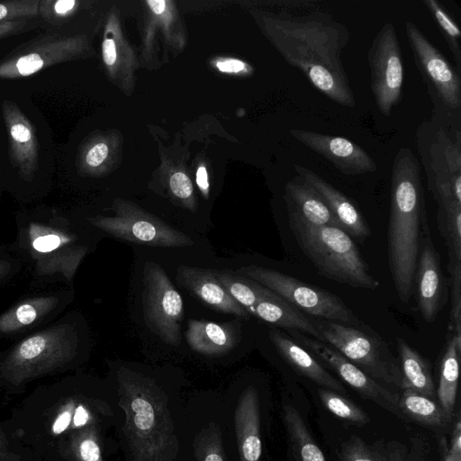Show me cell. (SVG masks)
Returning <instances> with one entry per match:
<instances>
[{
    "label": "cell",
    "instance_id": "1",
    "mask_svg": "<svg viewBox=\"0 0 461 461\" xmlns=\"http://www.w3.org/2000/svg\"><path fill=\"white\" fill-rule=\"evenodd\" d=\"M118 447L123 461H193L187 397L176 384L126 366L115 368Z\"/></svg>",
    "mask_w": 461,
    "mask_h": 461
},
{
    "label": "cell",
    "instance_id": "2",
    "mask_svg": "<svg viewBox=\"0 0 461 461\" xmlns=\"http://www.w3.org/2000/svg\"><path fill=\"white\" fill-rule=\"evenodd\" d=\"M267 28L287 63L301 71L317 90L338 104L356 106L341 59L350 37L345 24L317 5L301 14L292 10L268 19Z\"/></svg>",
    "mask_w": 461,
    "mask_h": 461
},
{
    "label": "cell",
    "instance_id": "3",
    "mask_svg": "<svg viewBox=\"0 0 461 461\" xmlns=\"http://www.w3.org/2000/svg\"><path fill=\"white\" fill-rule=\"evenodd\" d=\"M420 173L412 150L399 149L392 167L387 258L394 289L404 303L413 292L422 238L429 231Z\"/></svg>",
    "mask_w": 461,
    "mask_h": 461
},
{
    "label": "cell",
    "instance_id": "4",
    "mask_svg": "<svg viewBox=\"0 0 461 461\" xmlns=\"http://www.w3.org/2000/svg\"><path fill=\"white\" fill-rule=\"evenodd\" d=\"M287 208L299 247L321 276L355 288L379 287V281L370 274L351 236L339 227L308 224Z\"/></svg>",
    "mask_w": 461,
    "mask_h": 461
},
{
    "label": "cell",
    "instance_id": "5",
    "mask_svg": "<svg viewBox=\"0 0 461 461\" xmlns=\"http://www.w3.org/2000/svg\"><path fill=\"white\" fill-rule=\"evenodd\" d=\"M415 141L434 200L461 203V126L431 115L418 126Z\"/></svg>",
    "mask_w": 461,
    "mask_h": 461
},
{
    "label": "cell",
    "instance_id": "6",
    "mask_svg": "<svg viewBox=\"0 0 461 461\" xmlns=\"http://www.w3.org/2000/svg\"><path fill=\"white\" fill-rule=\"evenodd\" d=\"M404 26L415 66L432 104V115L461 126V72L413 22L405 21Z\"/></svg>",
    "mask_w": 461,
    "mask_h": 461
},
{
    "label": "cell",
    "instance_id": "7",
    "mask_svg": "<svg viewBox=\"0 0 461 461\" xmlns=\"http://www.w3.org/2000/svg\"><path fill=\"white\" fill-rule=\"evenodd\" d=\"M321 340L326 342L367 375L404 390L400 364L387 344L361 327L327 321L317 325Z\"/></svg>",
    "mask_w": 461,
    "mask_h": 461
},
{
    "label": "cell",
    "instance_id": "8",
    "mask_svg": "<svg viewBox=\"0 0 461 461\" xmlns=\"http://www.w3.org/2000/svg\"><path fill=\"white\" fill-rule=\"evenodd\" d=\"M236 275L251 279L307 314L327 321L360 327L361 321L336 294L305 284L289 275L256 265L242 267Z\"/></svg>",
    "mask_w": 461,
    "mask_h": 461
},
{
    "label": "cell",
    "instance_id": "9",
    "mask_svg": "<svg viewBox=\"0 0 461 461\" xmlns=\"http://www.w3.org/2000/svg\"><path fill=\"white\" fill-rule=\"evenodd\" d=\"M77 335L68 327H53L15 346L0 364L2 375L18 384L69 362L76 355Z\"/></svg>",
    "mask_w": 461,
    "mask_h": 461
},
{
    "label": "cell",
    "instance_id": "10",
    "mask_svg": "<svg viewBox=\"0 0 461 461\" xmlns=\"http://www.w3.org/2000/svg\"><path fill=\"white\" fill-rule=\"evenodd\" d=\"M187 407L193 461H238L223 394H189Z\"/></svg>",
    "mask_w": 461,
    "mask_h": 461
},
{
    "label": "cell",
    "instance_id": "11",
    "mask_svg": "<svg viewBox=\"0 0 461 461\" xmlns=\"http://www.w3.org/2000/svg\"><path fill=\"white\" fill-rule=\"evenodd\" d=\"M370 86L375 105L384 116L402 98L403 60L394 25L387 22L377 32L367 51Z\"/></svg>",
    "mask_w": 461,
    "mask_h": 461
},
{
    "label": "cell",
    "instance_id": "12",
    "mask_svg": "<svg viewBox=\"0 0 461 461\" xmlns=\"http://www.w3.org/2000/svg\"><path fill=\"white\" fill-rule=\"evenodd\" d=\"M142 303L144 318L151 330L165 343L179 345L183 300L165 270L152 261L146 262L143 267Z\"/></svg>",
    "mask_w": 461,
    "mask_h": 461
},
{
    "label": "cell",
    "instance_id": "13",
    "mask_svg": "<svg viewBox=\"0 0 461 461\" xmlns=\"http://www.w3.org/2000/svg\"><path fill=\"white\" fill-rule=\"evenodd\" d=\"M238 461H261L262 400L253 383L234 384L223 394Z\"/></svg>",
    "mask_w": 461,
    "mask_h": 461
},
{
    "label": "cell",
    "instance_id": "14",
    "mask_svg": "<svg viewBox=\"0 0 461 461\" xmlns=\"http://www.w3.org/2000/svg\"><path fill=\"white\" fill-rule=\"evenodd\" d=\"M90 222L117 239L161 248H182L194 241L163 221L131 206H120L113 217H95Z\"/></svg>",
    "mask_w": 461,
    "mask_h": 461
},
{
    "label": "cell",
    "instance_id": "15",
    "mask_svg": "<svg viewBox=\"0 0 461 461\" xmlns=\"http://www.w3.org/2000/svg\"><path fill=\"white\" fill-rule=\"evenodd\" d=\"M82 41L54 32L34 38L14 50L0 62L1 79H18L73 59Z\"/></svg>",
    "mask_w": 461,
    "mask_h": 461
},
{
    "label": "cell",
    "instance_id": "16",
    "mask_svg": "<svg viewBox=\"0 0 461 461\" xmlns=\"http://www.w3.org/2000/svg\"><path fill=\"white\" fill-rule=\"evenodd\" d=\"M294 338L310 352L318 357L323 363L338 374V375L357 391L361 397L375 402L376 404L402 417L399 408L400 395L381 383L367 375L359 367L347 359L343 355L326 342L318 340L306 334L294 330Z\"/></svg>",
    "mask_w": 461,
    "mask_h": 461
},
{
    "label": "cell",
    "instance_id": "17",
    "mask_svg": "<svg viewBox=\"0 0 461 461\" xmlns=\"http://www.w3.org/2000/svg\"><path fill=\"white\" fill-rule=\"evenodd\" d=\"M294 139L330 161L346 176H358L377 170L374 158L355 142L340 137L304 129H292Z\"/></svg>",
    "mask_w": 461,
    "mask_h": 461
},
{
    "label": "cell",
    "instance_id": "18",
    "mask_svg": "<svg viewBox=\"0 0 461 461\" xmlns=\"http://www.w3.org/2000/svg\"><path fill=\"white\" fill-rule=\"evenodd\" d=\"M414 282L418 309L426 322H433L447 301V285L440 257L429 231L422 238Z\"/></svg>",
    "mask_w": 461,
    "mask_h": 461
},
{
    "label": "cell",
    "instance_id": "19",
    "mask_svg": "<svg viewBox=\"0 0 461 461\" xmlns=\"http://www.w3.org/2000/svg\"><path fill=\"white\" fill-rule=\"evenodd\" d=\"M2 113L8 133V154L20 176L30 181L39 166V142L31 121L13 101L2 104Z\"/></svg>",
    "mask_w": 461,
    "mask_h": 461
},
{
    "label": "cell",
    "instance_id": "20",
    "mask_svg": "<svg viewBox=\"0 0 461 461\" xmlns=\"http://www.w3.org/2000/svg\"><path fill=\"white\" fill-rule=\"evenodd\" d=\"M294 169L320 195L343 230L359 240L370 236V227L352 200L312 169L299 164Z\"/></svg>",
    "mask_w": 461,
    "mask_h": 461
},
{
    "label": "cell",
    "instance_id": "21",
    "mask_svg": "<svg viewBox=\"0 0 461 461\" xmlns=\"http://www.w3.org/2000/svg\"><path fill=\"white\" fill-rule=\"evenodd\" d=\"M176 279L190 294L212 309L249 318L248 311L219 282L215 270L182 265L176 269Z\"/></svg>",
    "mask_w": 461,
    "mask_h": 461
},
{
    "label": "cell",
    "instance_id": "22",
    "mask_svg": "<svg viewBox=\"0 0 461 461\" xmlns=\"http://www.w3.org/2000/svg\"><path fill=\"white\" fill-rule=\"evenodd\" d=\"M269 339L280 356L301 375L322 388L346 393L343 384L331 375L304 348L285 333L272 329Z\"/></svg>",
    "mask_w": 461,
    "mask_h": 461
},
{
    "label": "cell",
    "instance_id": "23",
    "mask_svg": "<svg viewBox=\"0 0 461 461\" xmlns=\"http://www.w3.org/2000/svg\"><path fill=\"white\" fill-rule=\"evenodd\" d=\"M239 332L234 326L204 320L187 321L185 339L189 348L208 357L221 356L231 351L239 342Z\"/></svg>",
    "mask_w": 461,
    "mask_h": 461
},
{
    "label": "cell",
    "instance_id": "24",
    "mask_svg": "<svg viewBox=\"0 0 461 461\" xmlns=\"http://www.w3.org/2000/svg\"><path fill=\"white\" fill-rule=\"evenodd\" d=\"M285 202L306 223L313 226H333L341 229L338 220L315 192L296 176L285 185Z\"/></svg>",
    "mask_w": 461,
    "mask_h": 461
},
{
    "label": "cell",
    "instance_id": "25",
    "mask_svg": "<svg viewBox=\"0 0 461 461\" xmlns=\"http://www.w3.org/2000/svg\"><path fill=\"white\" fill-rule=\"evenodd\" d=\"M249 313L276 326L297 330L322 341L317 326L300 310L273 292L269 296L258 301Z\"/></svg>",
    "mask_w": 461,
    "mask_h": 461
},
{
    "label": "cell",
    "instance_id": "26",
    "mask_svg": "<svg viewBox=\"0 0 461 461\" xmlns=\"http://www.w3.org/2000/svg\"><path fill=\"white\" fill-rule=\"evenodd\" d=\"M404 390L435 400L436 391L429 363L402 338H396Z\"/></svg>",
    "mask_w": 461,
    "mask_h": 461
},
{
    "label": "cell",
    "instance_id": "27",
    "mask_svg": "<svg viewBox=\"0 0 461 461\" xmlns=\"http://www.w3.org/2000/svg\"><path fill=\"white\" fill-rule=\"evenodd\" d=\"M461 354V338L450 334L440 363L438 400L440 407L450 417L456 400L459 360Z\"/></svg>",
    "mask_w": 461,
    "mask_h": 461
},
{
    "label": "cell",
    "instance_id": "28",
    "mask_svg": "<svg viewBox=\"0 0 461 461\" xmlns=\"http://www.w3.org/2000/svg\"><path fill=\"white\" fill-rule=\"evenodd\" d=\"M58 303L54 296L23 301L0 316V335H8L26 328L48 314Z\"/></svg>",
    "mask_w": 461,
    "mask_h": 461
},
{
    "label": "cell",
    "instance_id": "29",
    "mask_svg": "<svg viewBox=\"0 0 461 461\" xmlns=\"http://www.w3.org/2000/svg\"><path fill=\"white\" fill-rule=\"evenodd\" d=\"M283 420L298 461H326L323 452L312 438L303 418L294 407L290 404L283 406Z\"/></svg>",
    "mask_w": 461,
    "mask_h": 461
},
{
    "label": "cell",
    "instance_id": "30",
    "mask_svg": "<svg viewBox=\"0 0 461 461\" xmlns=\"http://www.w3.org/2000/svg\"><path fill=\"white\" fill-rule=\"evenodd\" d=\"M399 408L403 416L429 426H445L452 418L434 400L409 389L400 395Z\"/></svg>",
    "mask_w": 461,
    "mask_h": 461
},
{
    "label": "cell",
    "instance_id": "31",
    "mask_svg": "<svg viewBox=\"0 0 461 461\" xmlns=\"http://www.w3.org/2000/svg\"><path fill=\"white\" fill-rule=\"evenodd\" d=\"M437 222L447 247L448 263L461 262V203H438Z\"/></svg>",
    "mask_w": 461,
    "mask_h": 461
},
{
    "label": "cell",
    "instance_id": "32",
    "mask_svg": "<svg viewBox=\"0 0 461 461\" xmlns=\"http://www.w3.org/2000/svg\"><path fill=\"white\" fill-rule=\"evenodd\" d=\"M215 275L229 294L249 313L258 301L272 294L260 284L235 273L215 270Z\"/></svg>",
    "mask_w": 461,
    "mask_h": 461
},
{
    "label": "cell",
    "instance_id": "33",
    "mask_svg": "<svg viewBox=\"0 0 461 461\" xmlns=\"http://www.w3.org/2000/svg\"><path fill=\"white\" fill-rule=\"evenodd\" d=\"M108 427L111 426L94 423L74 433L70 447L76 461H106L103 428Z\"/></svg>",
    "mask_w": 461,
    "mask_h": 461
},
{
    "label": "cell",
    "instance_id": "34",
    "mask_svg": "<svg viewBox=\"0 0 461 461\" xmlns=\"http://www.w3.org/2000/svg\"><path fill=\"white\" fill-rule=\"evenodd\" d=\"M452 53L456 68L461 72V32L446 7L437 0H422Z\"/></svg>",
    "mask_w": 461,
    "mask_h": 461
},
{
    "label": "cell",
    "instance_id": "35",
    "mask_svg": "<svg viewBox=\"0 0 461 461\" xmlns=\"http://www.w3.org/2000/svg\"><path fill=\"white\" fill-rule=\"evenodd\" d=\"M322 405L335 416L360 425L369 422V416L355 402L337 392L319 389Z\"/></svg>",
    "mask_w": 461,
    "mask_h": 461
},
{
    "label": "cell",
    "instance_id": "36",
    "mask_svg": "<svg viewBox=\"0 0 461 461\" xmlns=\"http://www.w3.org/2000/svg\"><path fill=\"white\" fill-rule=\"evenodd\" d=\"M31 246L38 255L57 256V250L69 249L72 242L70 236L60 230L42 227L39 224H32L29 230Z\"/></svg>",
    "mask_w": 461,
    "mask_h": 461
},
{
    "label": "cell",
    "instance_id": "37",
    "mask_svg": "<svg viewBox=\"0 0 461 461\" xmlns=\"http://www.w3.org/2000/svg\"><path fill=\"white\" fill-rule=\"evenodd\" d=\"M447 269L451 287L448 329L452 335L461 338V262L448 263Z\"/></svg>",
    "mask_w": 461,
    "mask_h": 461
},
{
    "label": "cell",
    "instance_id": "38",
    "mask_svg": "<svg viewBox=\"0 0 461 461\" xmlns=\"http://www.w3.org/2000/svg\"><path fill=\"white\" fill-rule=\"evenodd\" d=\"M339 456L341 461H389L357 436H351L341 444Z\"/></svg>",
    "mask_w": 461,
    "mask_h": 461
},
{
    "label": "cell",
    "instance_id": "39",
    "mask_svg": "<svg viewBox=\"0 0 461 461\" xmlns=\"http://www.w3.org/2000/svg\"><path fill=\"white\" fill-rule=\"evenodd\" d=\"M40 0L0 2V23L18 19H32L39 15Z\"/></svg>",
    "mask_w": 461,
    "mask_h": 461
},
{
    "label": "cell",
    "instance_id": "40",
    "mask_svg": "<svg viewBox=\"0 0 461 461\" xmlns=\"http://www.w3.org/2000/svg\"><path fill=\"white\" fill-rule=\"evenodd\" d=\"M169 187L176 197L190 203L192 207L193 185L185 174L183 172L174 173L169 179Z\"/></svg>",
    "mask_w": 461,
    "mask_h": 461
},
{
    "label": "cell",
    "instance_id": "41",
    "mask_svg": "<svg viewBox=\"0 0 461 461\" xmlns=\"http://www.w3.org/2000/svg\"><path fill=\"white\" fill-rule=\"evenodd\" d=\"M77 404L74 400H70L61 409V411L58 414L52 425V432L54 434H60L69 427L73 420Z\"/></svg>",
    "mask_w": 461,
    "mask_h": 461
},
{
    "label": "cell",
    "instance_id": "42",
    "mask_svg": "<svg viewBox=\"0 0 461 461\" xmlns=\"http://www.w3.org/2000/svg\"><path fill=\"white\" fill-rule=\"evenodd\" d=\"M108 147L104 142H98L90 147L85 155V162L89 167H97L108 156Z\"/></svg>",
    "mask_w": 461,
    "mask_h": 461
},
{
    "label": "cell",
    "instance_id": "43",
    "mask_svg": "<svg viewBox=\"0 0 461 461\" xmlns=\"http://www.w3.org/2000/svg\"><path fill=\"white\" fill-rule=\"evenodd\" d=\"M32 19H18L0 23V40L28 30Z\"/></svg>",
    "mask_w": 461,
    "mask_h": 461
},
{
    "label": "cell",
    "instance_id": "44",
    "mask_svg": "<svg viewBox=\"0 0 461 461\" xmlns=\"http://www.w3.org/2000/svg\"><path fill=\"white\" fill-rule=\"evenodd\" d=\"M117 58L116 46L113 39H105L103 42V59L107 66L115 63Z\"/></svg>",
    "mask_w": 461,
    "mask_h": 461
},
{
    "label": "cell",
    "instance_id": "45",
    "mask_svg": "<svg viewBox=\"0 0 461 461\" xmlns=\"http://www.w3.org/2000/svg\"><path fill=\"white\" fill-rule=\"evenodd\" d=\"M0 461H21L20 456L11 450L8 442L1 430H0Z\"/></svg>",
    "mask_w": 461,
    "mask_h": 461
},
{
    "label": "cell",
    "instance_id": "46",
    "mask_svg": "<svg viewBox=\"0 0 461 461\" xmlns=\"http://www.w3.org/2000/svg\"><path fill=\"white\" fill-rule=\"evenodd\" d=\"M217 68L222 72L237 73L244 69L245 64L237 59H228L217 63Z\"/></svg>",
    "mask_w": 461,
    "mask_h": 461
},
{
    "label": "cell",
    "instance_id": "47",
    "mask_svg": "<svg viewBox=\"0 0 461 461\" xmlns=\"http://www.w3.org/2000/svg\"><path fill=\"white\" fill-rule=\"evenodd\" d=\"M196 183L199 187L206 192L209 188L207 171L204 167H200L196 172Z\"/></svg>",
    "mask_w": 461,
    "mask_h": 461
},
{
    "label": "cell",
    "instance_id": "48",
    "mask_svg": "<svg viewBox=\"0 0 461 461\" xmlns=\"http://www.w3.org/2000/svg\"><path fill=\"white\" fill-rule=\"evenodd\" d=\"M449 450L461 452V429L459 421H457L456 429H454L451 440V447L449 448Z\"/></svg>",
    "mask_w": 461,
    "mask_h": 461
},
{
    "label": "cell",
    "instance_id": "49",
    "mask_svg": "<svg viewBox=\"0 0 461 461\" xmlns=\"http://www.w3.org/2000/svg\"><path fill=\"white\" fill-rule=\"evenodd\" d=\"M147 4L157 14H161L165 11L166 2L164 0H148Z\"/></svg>",
    "mask_w": 461,
    "mask_h": 461
},
{
    "label": "cell",
    "instance_id": "50",
    "mask_svg": "<svg viewBox=\"0 0 461 461\" xmlns=\"http://www.w3.org/2000/svg\"><path fill=\"white\" fill-rule=\"evenodd\" d=\"M444 461H461V452L447 450Z\"/></svg>",
    "mask_w": 461,
    "mask_h": 461
},
{
    "label": "cell",
    "instance_id": "51",
    "mask_svg": "<svg viewBox=\"0 0 461 461\" xmlns=\"http://www.w3.org/2000/svg\"><path fill=\"white\" fill-rule=\"evenodd\" d=\"M389 461H403L402 456L399 452L393 451L389 454Z\"/></svg>",
    "mask_w": 461,
    "mask_h": 461
},
{
    "label": "cell",
    "instance_id": "52",
    "mask_svg": "<svg viewBox=\"0 0 461 461\" xmlns=\"http://www.w3.org/2000/svg\"><path fill=\"white\" fill-rule=\"evenodd\" d=\"M8 270L7 263L0 261V279L7 274Z\"/></svg>",
    "mask_w": 461,
    "mask_h": 461
}]
</instances>
